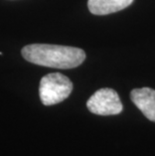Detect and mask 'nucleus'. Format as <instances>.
Wrapping results in <instances>:
<instances>
[{"label": "nucleus", "instance_id": "20e7f679", "mask_svg": "<svg viewBox=\"0 0 155 156\" xmlns=\"http://www.w3.org/2000/svg\"><path fill=\"white\" fill-rule=\"evenodd\" d=\"M131 100L148 120L155 122V90L134 89L131 92Z\"/></svg>", "mask_w": 155, "mask_h": 156}, {"label": "nucleus", "instance_id": "39448f33", "mask_svg": "<svg viewBox=\"0 0 155 156\" xmlns=\"http://www.w3.org/2000/svg\"><path fill=\"white\" fill-rule=\"evenodd\" d=\"M133 0H89L88 7L95 15H107L128 7Z\"/></svg>", "mask_w": 155, "mask_h": 156}, {"label": "nucleus", "instance_id": "f03ea898", "mask_svg": "<svg viewBox=\"0 0 155 156\" xmlns=\"http://www.w3.org/2000/svg\"><path fill=\"white\" fill-rule=\"evenodd\" d=\"M72 91L71 80L60 73L44 76L39 84V97L44 106H51L65 100Z\"/></svg>", "mask_w": 155, "mask_h": 156}, {"label": "nucleus", "instance_id": "f257e3e1", "mask_svg": "<svg viewBox=\"0 0 155 156\" xmlns=\"http://www.w3.org/2000/svg\"><path fill=\"white\" fill-rule=\"evenodd\" d=\"M23 58L31 64L55 69H74L86 58L83 49L74 46L35 44L22 48Z\"/></svg>", "mask_w": 155, "mask_h": 156}, {"label": "nucleus", "instance_id": "7ed1b4c3", "mask_svg": "<svg viewBox=\"0 0 155 156\" xmlns=\"http://www.w3.org/2000/svg\"><path fill=\"white\" fill-rule=\"evenodd\" d=\"M89 111L96 115H118L123 110L118 93L113 89L103 88L98 90L87 102Z\"/></svg>", "mask_w": 155, "mask_h": 156}]
</instances>
